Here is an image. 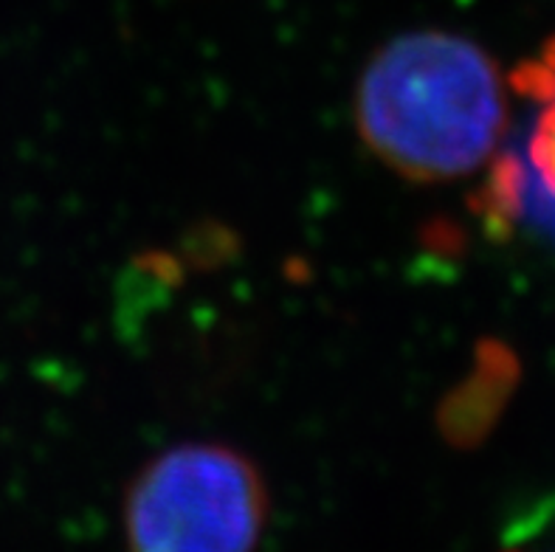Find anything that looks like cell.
Listing matches in <instances>:
<instances>
[{
    "instance_id": "1",
    "label": "cell",
    "mask_w": 555,
    "mask_h": 552,
    "mask_svg": "<svg viewBox=\"0 0 555 552\" xmlns=\"http://www.w3.org/2000/svg\"><path fill=\"white\" fill-rule=\"evenodd\" d=\"M366 147L412 181H451L486 164L505 127L491 56L449 31H412L373 54L356 93Z\"/></svg>"
},
{
    "instance_id": "3",
    "label": "cell",
    "mask_w": 555,
    "mask_h": 552,
    "mask_svg": "<svg viewBox=\"0 0 555 552\" xmlns=\"http://www.w3.org/2000/svg\"><path fill=\"white\" fill-rule=\"evenodd\" d=\"M521 88L542 99L544 107L519 147L502 155L493 169L488 203L502 220L521 217L555 240V68L528 65L521 70Z\"/></svg>"
},
{
    "instance_id": "2",
    "label": "cell",
    "mask_w": 555,
    "mask_h": 552,
    "mask_svg": "<svg viewBox=\"0 0 555 552\" xmlns=\"http://www.w3.org/2000/svg\"><path fill=\"white\" fill-rule=\"evenodd\" d=\"M268 485L243 451L181 442L150 460L125 493L127 552H257Z\"/></svg>"
}]
</instances>
